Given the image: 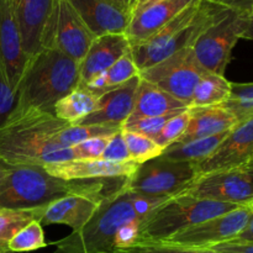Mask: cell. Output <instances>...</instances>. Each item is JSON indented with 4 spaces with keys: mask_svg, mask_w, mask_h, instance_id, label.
Instances as JSON below:
<instances>
[{
    "mask_svg": "<svg viewBox=\"0 0 253 253\" xmlns=\"http://www.w3.org/2000/svg\"><path fill=\"white\" fill-rule=\"evenodd\" d=\"M249 20V15L230 10L200 35L192 48L195 58L205 71L225 76L231 61L232 49L242 39Z\"/></svg>",
    "mask_w": 253,
    "mask_h": 253,
    "instance_id": "cell-6",
    "label": "cell"
},
{
    "mask_svg": "<svg viewBox=\"0 0 253 253\" xmlns=\"http://www.w3.org/2000/svg\"><path fill=\"white\" fill-rule=\"evenodd\" d=\"M231 95V82L225 76L207 72L195 86L189 108L219 106L227 101Z\"/></svg>",
    "mask_w": 253,
    "mask_h": 253,
    "instance_id": "cell-25",
    "label": "cell"
},
{
    "mask_svg": "<svg viewBox=\"0 0 253 253\" xmlns=\"http://www.w3.org/2000/svg\"><path fill=\"white\" fill-rule=\"evenodd\" d=\"M79 84V62L57 49L44 48L27 63L15 90L11 113L36 109L53 114L57 101Z\"/></svg>",
    "mask_w": 253,
    "mask_h": 253,
    "instance_id": "cell-3",
    "label": "cell"
},
{
    "mask_svg": "<svg viewBox=\"0 0 253 253\" xmlns=\"http://www.w3.org/2000/svg\"><path fill=\"white\" fill-rule=\"evenodd\" d=\"M114 189L84 193V194H72L61 198L47 205L41 217V224H62L69 226L73 231H78L93 217L104 198Z\"/></svg>",
    "mask_w": 253,
    "mask_h": 253,
    "instance_id": "cell-14",
    "label": "cell"
},
{
    "mask_svg": "<svg viewBox=\"0 0 253 253\" xmlns=\"http://www.w3.org/2000/svg\"><path fill=\"white\" fill-rule=\"evenodd\" d=\"M222 7L251 16L253 11V0H208Z\"/></svg>",
    "mask_w": 253,
    "mask_h": 253,
    "instance_id": "cell-38",
    "label": "cell"
},
{
    "mask_svg": "<svg viewBox=\"0 0 253 253\" xmlns=\"http://www.w3.org/2000/svg\"><path fill=\"white\" fill-rule=\"evenodd\" d=\"M179 194L229 204L250 205L253 202V172L246 166L198 175Z\"/></svg>",
    "mask_w": 253,
    "mask_h": 253,
    "instance_id": "cell-10",
    "label": "cell"
},
{
    "mask_svg": "<svg viewBox=\"0 0 253 253\" xmlns=\"http://www.w3.org/2000/svg\"><path fill=\"white\" fill-rule=\"evenodd\" d=\"M98 106V98L86 89L78 86L57 101L53 115L68 124H76L81 119L90 115Z\"/></svg>",
    "mask_w": 253,
    "mask_h": 253,
    "instance_id": "cell-26",
    "label": "cell"
},
{
    "mask_svg": "<svg viewBox=\"0 0 253 253\" xmlns=\"http://www.w3.org/2000/svg\"><path fill=\"white\" fill-rule=\"evenodd\" d=\"M137 76H140V71L133 61L130 51L125 56L121 57L110 68L96 74L88 83L82 85V88L86 89L95 98H99L110 89L116 88Z\"/></svg>",
    "mask_w": 253,
    "mask_h": 253,
    "instance_id": "cell-24",
    "label": "cell"
},
{
    "mask_svg": "<svg viewBox=\"0 0 253 253\" xmlns=\"http://www.w3.org/2000/svg\"><path fill=\"white\" fill-rule=\"evenodd\" d=\"M198 177L197 166L156 157L137 167L126 185L133 193L145 197L170 198L178 195L194 178Z\"/></svg>",
    "mask_w": 253,
    "mask_h": 253,
    "instance_id": "cell-7",
    "label": "cell"
},
{
    "mask_svg": "<svg viewBox=\"0 0 253 253\" xmlns=\"http://www.w3.org/2000/svg\"><path fill=\"white\" fill-rule=\"evenodd\" d=\"M0 54L15 93L29 63V58L22 48L21 35L9 0H0Z\"/></svg>",
    "mask_w": 253,
    "mask_h": 253,
    "instance_id": "cell-18",
    "label": "cell"
},
{
    "mask_svg": "<svg viewBox=\"0 0 253 253\" xmlns=\"http://www.w3.org/2000/svg\"><path fill=\"white\" fill-rule=\"evenodd\" d=\"M43 208L35 209H5L0 208V253H11L9 242L12 237L32 221H41Z\"/></svg>",
    "mask_w": 253,
    "mask_h": 253,
    "instance_id": "cell-27",
    "label": "cell"
},
{
    "mask_svg": "<svg viewBox=\"0 0 253 253\" xmlns=\"http://www.w3.org/2000/svg\"><path fill=\"white\" fill-rule=\"evenodd\" d=\"M242 39L245 40H252L253 41V16H250L249 24H247L246 30H245Z\"/></svg>",
    "mask_w": 253,
    "mask_h": 253,
    "instance_id": "cell-42",
    "label": "cell"
},
{
    "mask_svg": "<svg viewBox=\"0 0 253 253\" xmlns=\"http://www.w3.org/2000/svg\"><path fill=\"white\" fill-rule=\"evenodd\" d=\"M160 1H163V0H138L137 1V5H136V10L133 14H136V12L141 11V10L146 9V7L151 6V5L156 4V2H160ZM133 16V15H132Z\"/></svg>",
    "mask_w": 253,
    "mask_h": 253,
    "instance_id": "cell-41",
    "label": "cell"
},
{
    "mask_svg": "<svg viewBox=\"0 0 253 253\" xmlns=\"http://www.w3.org/2000/svg\"><path fill=\"white\" fill-rule=\"evenodd\" d=\"M251 16H253V11H252V15H251Z\"/></svg>",
    "mask_w": 253,
    "mask_h": 253,
    "instance_id": "cell-46",
    "label": "cell"
},
{
    "mask_svg": "<svg viewBox=\"0 0 253 253\" xmlns=\"http://www.w3.org/2000/svg\"><path fill=\"white\" fill-rule=\"evenodd\" d=\"M210 250L217 253H253V242H222L210 247Z\"/></svg>",
    "mask_w": 253,
    "mask_h": 253,
    "instance_id": "cell-37",
    "label": "cell"
},
{
    "mask_svg": "<svg viewBox=\"0 0 253 253\" xmlns=\"http://www.w3.org/2000/svg\"><path fill=\"white\" fill-rule=\"evenodd\" d=\"M221 106L239 123L253 118V83H231V95Z\"/></svg>",
    "mask_w": 253,
    "mask_h": 253,
    "instance_id": "cell-29",
    "label": "cell"
},
{
    "mask_svg": "<svg viewBox=\"0 0 253 253\" xmlns=\"http://www.w3.org/2000/svg\"><path fill=\"white\" fill-rule=\"evenodd\" d=\"M250 207H251V208H252V210H253V202L251 203V204H250Z\"/></svg>",
    "mask_w": 253,
    "mask_h": 253,
    "instance_id": "cell-45",
    "label": "cell"
},
{
    "mask_svg": "<svg viewBox=\"0 0 253 253\" xmlns=\"http://www.w3.org/2000/svg\"><path fill=\"white\" fill-rule=\"evenodd\" d=\"M21 35L22 48L29 58L43 51V36L56 0H9Z\"/></svg>",
    "mask_w": 253,
    "mask_h": 253,
    "instance_id": "cell-13",
    "label": "cell"
},
{
    "mask_svg": "<svg viewBox=\"0 0 253 253\" xmlns=\"http://www.w3.org/2000/svg\"><path fill=\"white\" fill-rule=\"evenodd\" d=\"M44 247H47L44 241V232L41 221L39 220L30 222L29 225L22 227L9 242V250L11 253L31 252Z\"/></svg>",
    "mask_w": 253,
    "mask_h": 253,
    "instance_id": "cell-31",
    "label": "cell"
},
{
    "mask_svg": "<svg viewBox=\"0 0 253 253\" xmlns=\"http://www.w3.org/2000/svg\"><path fill=\"white\" fill-rule=\"evenodd\" d=\"M71 124L36 109L10 113L0 124V163L46 166L76 160L72 147L57 142V135Z\"/></svg>",
    "mask_w": 253,
    "mask_h": 253,
    "instance_id": "cell-1",
    "label": "cell"
},
{
    "mask_svg": "<svg viewBox=\"0 0 253 253\" xmlns=\"http://www.w3.org/2000/svg\"><path fill=\"white\" fill-rule=\"evenodd\" d=\"M121 131L116 133V135H114L113 137H111V140L109 141L105 151H104L103 155H101V160L110 161V162L116 163L131 162L130 153H128L127 146H126Z\"/></svg>",
    "mask_w": 253,
    "mask_h": 253,
    "instance_id": "cell-36",
    "label": "cell"
},
{
    "mask_svg": "<svg viewBox=\"0 0 253 253\" xmlns=\"http://www.w3.org/2000/svg\"><path fill=\"white\" fill-rule=\"evenodd\" d=\"M116 6L120 7L123 11H125L126 14L130 15L131 19H132V15L136 10V5H137L138 0H111Z\"/></svg>",
    "mask_w": 253,
    "mask_h": 253,
    "instance_id": "cell-39",
    "label": "cell"
},
{
    "mask_svg": "<svg viewBox=\"0 0 253 253\" xmlns=\"http://www.w3.org/2000/svg\"><path fill=\"white\" fill-rule=\"evenodd\" d=\"M230 130L210 136V137L198 138V140L187 141V142H174L166 147L161 156L170 161L188 162L197 166L216 151V148L225 140Z\"/></svg>",
    "mask_w": 253,
    "mask_h": 253,
    "instance_id": "cell-23",
    "label": "cell"
},
{
    "mask_svg": "<svg viewBox=\"0 0 253 253\" xmlns=\"http://www.w3.org/2000/svg\"><path fill=\"white\" fill-rule=\"evenodd\" d=\"M195 0H163L133 14L126 31L131 46L140 44L157 34Z\"/></svg>",
    "mask_w": 253,
    "mask_h": 253,
    "instance_id": "cell-20",
    "label": "cell"
},
{
    "mask_svg": "<svg viewBox=\"0 0 253 253\" xmlns=\"http://www.w3.org/2000/svg\"><path fill=\"white\" fill-rule=\"evenodd\" d=\"M253 160V118L230 130L214 153L197 165L198 175L246 167Z\"/></svg>",
    "mask_w": 253,
    "mask_h": 253,
    "instance_id": "cell-12",
    "label": "cell"
},
{
    "mask_svg": "<svg viewBox=\"0 0 253 253\" xmlns=\"http://www.w3.org/2000/svg\"><path fill=\"white\" fill-rule=\"evenodd\" d=\"M6 175H7V166L0 163V188H1V185H2V183H4Z\"/></svg>",
    "mask_w": 253,
    "mask_h": 253,
    "instance_id": "cell-43",
    "label": "cell"
},
{
    "mask_svg": "<svg viewBox=\"0 0 253 253\" xmlns=\"http://www.w3.org/2000/svg\"><path fill=\"white\" fill-rule=\"evenodd\" d=\"M190 119L183 135L175 142H187L210 137L231 130L239 124L237 119L224 106L189 108Z\"/></svg>",
    "mask_w": 253,
    "mask_h": 253,
    "instance_id": "cell-21",
    "label": "cell"
},
{
    "mask_svg": "<svg viewBox=\"0 0 253 253\" xmlns=\"http://www.w3.org/2000/svg\"><path fill=\"white\" fill-rule=\"evenodd\" d=\"M113 136H104V137H94L83 141L78 145L73 146L76 160H98L105 151L109 141Z\"/></svg>",
    "mask_w": 253,
    "mask_h": 253,
    "instance_id": "cell-35",
    "label": "cell"
},
{
    "mask_svg": "<svg viewBox=\"0 0 253 253\" xmlns=\"http://www.w3.org/2000/svg\"><path fill=\"white\" fill-rule=\"evenodd\" d=\"M140 165L135 162L116 163L101 160H71L46 166L49 174L64 180L119 179L128 178Z\"/></svg>",
    "mask_w": 253,
    "mask_h": 253,
    "instance_id": "cell-16",
    "label": "cell"
},
{
    "mask_svg": "<svg viewBox=\"0 0 253 253\" xmlns=\"http://www.w3.org/2000/svg\"><path fill=\"white\" fill-rule=\"evenodd\" d=\"M113 253H217L210 249L174 246L167 244H138L126 249H118Z\"/></svg>",
    "mask_w": 253,
    "mask_h": 253,
    "instance_id": "cell-34",
    "label": "cell"
},
{
    "mask_svg": "<svg viewBox=\"0 0 253 253\" xmlns=\"http://www.w3.org/2000/svg\"><path fill=\"white\" fill-rule=\"evenodd\" d=\"M189 106L177 98L140 78L136 91L135 105L130 118H157L175 115L188 110Z\"/></svg>",
    "mask_w": 253,
    "mask_h": 253,
    "instance_id": "cell-22",
    "label": "cell"
},
{
    "mask_svg": "<svg viewBox=\"0 0 253 253\" xmlns=\"http://www.w3.org/2000/svg\"><path fill=\"white\" fill-rule=\"evenodd\" d=\"M123 137L127 146L131 161L137 165L147 162L156 157H160L163 152V148L158 146L152 138L147 137L141 133L131 132V131H121Z\"/></svg>",
    "mask_w": 253,
    "mask_h": 253,
    "instance_id": "cell-30",
    "label": "cell"
},
{
    "mask_svg": "<svg viewBox=\"0 0 253 253\" xmlns=\"http://www.w3.org/2000/svg\"><path fill=\"white\" fill-rule=\"evenodd\" d=\"M130 51L131 44L126 34H109L95 37L79 63V86L88 83L96 74L110 68Z\"/></svg>",
    "mask_w": 253,
    "mask_h": 253,
    "instance_id": "cell-19",
    "label": "cell"
},
{
    "mask_svg": "<svg viewBox=\"0 0 253 253\" xmlns=\"http://www.w3.org/2000/svg\"><path fill=\"white\" fill-rule=\"evenodd\" d=\"M94 39L68 0H56L44 30L43 49H57L81 63Z\"/></svg>",
    "mask_w": 253,
    "mask_h": 253,
    "instance_id": "cell-9",
    "label": "cell"
},
{
    "mask_svg": "<svg viewBox=\"0 0 253 253\" xmlns=\"http://www.w3.org/2000/svg\"><path fill=\"white\" fill-rule=\"evenodd\" d=\"M190 114H189V108L188 110L183 111V113L177 114L173 118H170L167 123L165 124V126L162 127V130L160 131L157 136L153 138L156 143L158 146L165 150L166 147H168L169 145L174 143L180 136L183 135V132L187 128L188 123H189Z\"/></svg>",
    "mask_w": 253,
    "mask_h": 253,
    "instance_id": "cell-32",
    "label": "cell"
},
{
    "mask_svg": "<svg viewBox=\"0 0 253 253\" xmlns=\"http://www.w3.org/2000/svg\"><path fill=\"white\" fill-rule=\"evenodd\" d=\"M240 207L244 205L200 199L187 194L174 195L161 203L142 220L135 245L158 244L182 230L227 214Z\"/></svg>",
    "mask_w": 253,
    "mask_h": 253,
    "instance_id": "cell-5",
    "label": "cell"
},
{
    "mask_svg": "<svg viewBox=\"0 0 253 253\" xmlns=\"http://www.w3.org/2000/svg\"><path fill=\"white\" fill-rule=\"evenodd\" d=\"M174 115L157 116V118H128L124 123L123 130L141 133V135H145L153 140L162 130L165 124Z\"/></svg>",
    "mask_w": 253,
    "mask_h": 253,
    "instance_id": "cell-33",
    "label": "cell"
},
{
    "mask_svg": "<svg viewBox=\"0 0 253 253\" xmlns=\"http://www.w3.org/2000/svg\"><path fill=\"white\" fill-rule=\"evenodd\" d=\"M106 180L110 179L64 180L49 174L42 166H7V175L0 188V208H43L67 195L110 190L124 183L108 188Z\"/></svg>",
    "mask_w": 253,
    "mask_h": 253,
    "instance_id": "cell-4",
    "label": "cell"
},
{
    "mask_svg": "<svg viewBox=\"0 0 253 253\" xmlns=\"http://www.w3.org/2000/svg\"><path fill=\"white\" fill-rule=\"evenodd\" d=\"M247 167H249V168H250V169H251V170H252V172H253V160L251 161V162H250V163H249V165H247Z\"/></svg>",
    "mask_w": 253,
    "mask_h": 253,
    "instance_id": "cell-44",
    "label": "cell"
},
{
    "mask_svg": "<svg viewBox=\"0 0 253 253\" xmlns=\"http://www.w3.org/2000/svg\"><path fill=\"white\" fill-rule=\"evenodd\" d=\"M138 84L140 76L108 90L99 96L98 106L90 115L72 125H114L123 127L124 123L132 114Z\"/></svg>",
    "mask_w": 253,
    "mask_h": 253,
    "instance_id": "cell-15",
    "label": "cell"
},
{
    "mask_svg": "<svg viewBox=\"0 0 253 253\" xmlns=\"http://www.w3.org/2000/svg\"><path fill=\"white\" fill-rule=\"evenodd\" d=\"M95 37L126 34L131 16L111 0H68Z\"/></svg>",
    "mask_w": 253,
    "mask_h": 253,
    "instance_id": "cell-17",
    "label": "cell"
},
{
    "mask_svg": "<svg viewBox=\"0 0 253 253\" xmlns=\"http://www.w3.org/2000/svg\"><path fill=\"white\" fill-rule=\"evenodd\" d=\"M127 179V178H126ZM126 179L109 193L90 220L78 231L52 242V253H113L116 235L121 227L143 220L168 198L145 197L131 192Z\"/></svg>",
    "mask_w": 253,
    "mask_h": 253,
    "instance_id": "cell-2",
    "label": "cell"
},
{
    "mask_svg": "<svg viewBox=\"0 0 253 253\" xmlns=\"http://www.w3.org/2000/svg\"><path fill=\"white\" fill-rule=\"evenodd\" d=\"M252 215V208L250 205H244L227 214L212 217L207 221L182 230L178 234L170 236L169 239L158 244L193 247V249H210L215 245L236 239L249 224Z\"/></svg>",
    "mask_w": 253,
    "mask_h": 253,
    "instance_id": "cell-11",
    "label": "cell"
},
{
    "mask_svg": "<svg viewBox=\"0 0 253 253\" xmlns=\"http://www.w3.org/2000/svg\"><path fill=\"white\" fill-rule=\"evenodd\" d=\"M193 48H184L170 54L158 63L140 72V78L167 91L190 106L193 93L200 78L207 73Z\"/></svg>",
    "mask_w": 253,
    "mask_h": 253,
    "instance_id": "cell-8",
    "label": "cell"
},
{
    "mask_svg": "<svg viewBox=\"0 0 253 253\" xmlns=\"http://www.w3.org/2000/svg\"><path fill=\"white\" fill-rule=\"evenodd\" d=\"M232 241H239V242H253V215L251 220L249 221V224L246 225L244 230L241 231V234L236 237Z\"/></svg>",
    "mask_w": 253,
    "mask_h": 253,
    "instance_id": "cell-40",
    "label": "cell"
},
{
    "mask_svg": "<svg viewBox=\"0 0 253 253\" xmlns=\"http://www.w3.org/2000/svg\"><path fill=\"white\" fill-rule=\"evenodd\" d=\"M123 130L114 125H68L57 135V142L63 147H73L94 137L114 136Z\"/></svg>",
    "mask_w": 253,
    "mask_h": 253,
    "instance_id": "cell-28",
    "label": "cell"
}]
</instances>
